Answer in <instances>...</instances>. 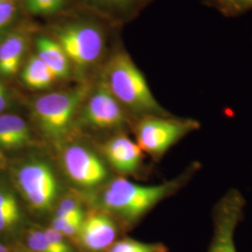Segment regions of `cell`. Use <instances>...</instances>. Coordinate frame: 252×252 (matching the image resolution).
Listing matches in <instances>:
<instances>
[{
	"label": "cell",
	"mask_w": 252,
	"mask_h": 252,
	"mask_svg": "<svg viewBox=\"0 0 252 252\" xmlns=\"http://www.w3.org/2000/svg\"><path fill=\"white\" fill-rule=\"evenodd\" d=\"M107 252H169L168 248L160 242L146 243L133 238H124L113 244Z\"/></svg>",
	"instance_id": "obj_18"
},
{
	"label": "cell",
	"mask_w": 252,
	"mask_h": 252,
	"mask_svg": "<svg viewBox=\"0 0 252 252\" xmlns=\"http://www.w3.org/2000/svg\"><path fill=\"white\" fill-rule=\"evenodd\" d=\"M246 201L236 189H230L213 209V235L207 252H237L234 233L243 220Z\"/></svg>",
	"instance_id": "obj_7"
},
{
	"label": "cell",
	"mask_w": 252,
	"mask_h": 252,
	"mask_svg": "<svg viewBox=\"0 0 252 252\" xmlns=\"http://www.w3.org/2000/svg\"><path fill=\"white\" fill-rule=\"evenodd\" d=\"M56 36V41L69 61L79 67L95 63L104 52V36L97 27L92 25H68L58 29Z\"/></svg>",
	"instance_id": "obj_6"
},
{
	"label": "cell",
	"mask_w": 252,
	"mask_h": 252,
	"mask_svg": "<svg viewBox=\"0 0 252 252\" xmlns=\"http://www.w3.org/2000/svg\"><path fill=\"white\" fill-rule=\"evenodd\" d=\"M202 3L228 18L238 17L252 9V0H203Z\"/></svg>",
	"instance_id": "obj_17"
},
{
	"label": "cell",
	"mask_w": 252,
	"mask_h": 252,
	"mask_svg": "<svg viewBox=\"0 0 252 252\" xmlns=\"http://www.w3.org/2000/svg\"></svg>",
	"instance_id": "obj_30"
},
{
	"label": "cell",
	"mask_w": 252,
	"mask_h": 252,
	"mask_svg": "<svg viewBox=\"0 0 252 252\" xmlns=\"http://www.w3.org/2000/svg\"><path fill=\"white\" fill-rule=\"evenodd\" d=\"M4 162V156H3V153L0 151V165H2V163Z\"/></svg>",
	"instance_id": "obj_28"
},
{
	"label": "cell",
	"mask_w": 252,
	"mask_h": 252,
	"mask_svg": "<svg viewBox=\"0 0 252 252\" xmlns=\"http://www.w3.org/2000/svg\"><path fill=\"white\" fill-rule=\"evenodd\" d=\"M120 104L144 116H169L153 96L143 73L126 53H118L108 63L104 79Z\"/></svg>",
	"instance_id": "obj_2"
},
{
	"label": "cell",
	"mask_w": 252,
	"mask_h": 252,
	"mask_svg": "<svg viewBox=\"0 0 252 252\" xmlns=\"http://www.w3.org/2000/svg\"><path fill=\"white\" fill-rule=\"evenodd\" d=\"M0 252H9V249L4 244L0 243Z\"/></svg>",
	"instance_id": "obj_27"
},
{
	"label": "cell",
	"mask_w": 252,
	"mask_h": 252,
	"mask_svg": "<svg viewBox=\"0 0 252 252\" xmlns=\"http://www.w3.org/2000/svg\"><path fill=\"white\" fill-rule=\"evenodd\" d=\"M26 244L27 252H54V249L47 239L43 230H30L26 236Z\"/></svg>",
	"instance_id": "obj_20"
},
{
	"label": "cell",
	"mask_w": 252,
	"mask_h": 252,
	"mask_svg": "<svg viewBox=\"0 0 252 252\" xmlns=\"http://www.w3.org/2000/svg\"><path fill=\"white\" fill-rule=\"evenodd\" d=\"M200 167L199 162H194L178 180L153 186H142L119 178L113 180L105 190L103 205L127 223H134L159 202L185 184Z\"/></svg>",
	"instance_id": "obj_1"
},
{
	"label": "cell",
	"mask_w": 252,
	"mask_h": 252,
	"mask_svg": "<svg viewBox=\"0 0 252 252\" xmlns=\"http://www.w3.org/2000/svg\"><path fill=\"white\" fill-rule=\"evenodd\" d=\"M15 181L30 207L39 212L53 207L58 193V183L51 167L33 160L23 163L15 172Z\"/></svg>",
	"instance_id": "obj_5"
},
{
	"label": "cell",
	"mask_w": 252,
	"mask_h": 252,
	"mask_svg": "<svg viewBox=\"0 0 252 252\" xmlns=\"http://www.w3.org/2000/svg\"><path fill=\"white\" fill-rule=\"evenodd\" d=\"M103 1L117 4L118 6L135 10V9H140L141 7H143L150 0H103Z\"/></svg>",
	"instance_id": "obj_24"
},
{
	"label": "cell",
	"mask_w": 252,
	"mask_h": 252,
	"mask_svg": "<svg viewBox=\"0 0 252 252\" xmlns=\"http://www.w3.org/2000/svg\"><path fill=\"white\" fill-rule=\"evenodd\" d=\"M16 13L14 2H0V30L7 27L13 20Z\"/></svg>",
	"instance_id": "obj_23"
},
{
	"label": "cell",
	"mask_w": 252,
	"mask_h": 252,
	"mask_svg": "<svg viewBox=\"0 0 252 252\" xmlns=\"http://www.w3.org/2000/svg\"><path fill=\"white\" fill-rule=\"evenodd\" d=\"M8 1H14V0H0V2H8Z\"/></svg>",
	"instance_id": "obj_29"
},
{
	"label": "cell",
	"mask_w": 252,
	"mask_h": 252,
	"mask_svg": "<svg viewBox=\"0 0 252 252\" xmlns=\"http://www.w3.org/2000/svg\"><path fill=\"white\" fill-rule=\"evenodd\" d=\"M116 236L117 227L110 217L102 212H91L84 217L77 238L87 252H102L115 243Z\"/></svg>",
	"instance_id": "obj_10"
},
{
	"label": "cell",
	"mask_w": 252,
	"mask_h": 252,
	"mask_svg": "<svg viewBox=\"0 0 252 252\" xmlns=\"http://www.w3.org/2000/svg\"><path fill=\"white\" fill-rule=\"evenodd\" d=\"M31 141L30 130L27 123L19 116L0 115V147L16 150L26 147Z\"/></svg>",
	"instance_id": "obj_13"
},
{
	"label": "cell",
	"mask_w": 252,
	"mask_h": 252,
	"mask_svg": "<svg viewBox=\"0 0 252 252\" xmlns=\"http://www.w3.org/2000/svg\"><path fill=\"white\" fill-rule=\"evenodd\" d=\"M86 94L85 88L47 94L35 101L36 124L50 139H60L67 134L73 118Z\"/></svg>",
	"instance_id": "obj_3"
},
{
	"label": "cell",
	"mask_w": 252,
	"mask_h": 252,
	"mask_svg": "<svg viewBox=\"0 0 252 252\" xmlns=\"http://www.w3.org/2000/svg\"><path fill=\"white\" fill-rule=\"evenodd\" d=\"M63 163L70 180L82 187L96 186L107 178V169L99 158L81 146L66 148Z\"/></svg>",
	"instance_id": "obj_8"
},
{
	"label": "cell",
	"mask_w": 252,
	"mask_h": 252,
	"mask_svg": "<svg viewBox=\"0 0 252 252\" xmlns=\"http://www.w3.org/2000/svg\"><path fill=\"white\" fill-rule=\"evenodd\" d=\"M21 219V211L16 199L7 191L0 190V234L8 232Z\"/></svg>",
	"instance_id": "obj_16"
},
{
	"label": "cell",
	"mask_w": 252,
	"mask_h": 252,
	"mask_svg": "<svg viewBox=\"0 0 252 252\" xmlns=\"http://www.w3.org/2000/svg\"><path fill=\"white\" fill-rule=\"evenodd\" d=\"M166 117L144 116L135 127L137 145L153 158L162 157L173 145L201 126L196 120Z\"/></svg>",
	"instance_id": "obj_4"
},
{
	"label": "cell",
	"mask_w": 252,
	"mask_h": 252,
	"mask_svg": "<svg viewBox=\"0 0 252 252\" xmlns=\"http://www.w3.org/2000/svg\"><path fill=\"white\" fill-rule=\"evenodd\" d=\"M36 52V55L49 67L55 79H66L69 76L70 61L56 40L44 36L37 38Z\"/></svg>",
	"instance_id": "obj_12"
},
{
	"label": "cell",
	"mask_w": 252,
	"mask_h": 252,
	"mask_svg": "<svg viewBox=\"0 0 252 252\" xmlns=\"http://www.w3.org/2000/svg\"><path fill=\"white\" fill-rule=\"evenodd\" d=\"M22 79L28 87L36 90L50 87L56 80L54 74L37 55L29 58L22 72Z\"/></svg>",
	"instance_id": "obj_15"
},
{
	"label": "cell",
	"mask_w": 252,
	"mask_h": 252,
	"mask_svg": "<svg viewBox=\"0 0 252 252\" xmlns=\"http://www.w3.org/2000/svg\"><path fill=\"white\" fill-rule=\"evenodd\" d=\"M7 106V95L3 85L0 82V113L5 109Z\"/></svg>",
	"instance_id": "obj_26"
},
{
	"label": "cell",
	"mask_w": 252,
	"mask_h": 252,
	"mask_svg": "<svg viewBox=\"0 0 252 252\" xmlns=\"http://www.w3.org/2000/svg\"><path fill=\"white\" fill-rule=\"evenodd\" d=\"M82 121L88 126L100 129L117 127L126 122L119 101L108 90L104 80L101 81L83 108Z\"/></svg>",
	"instance_id": "obj_9"
},
{
	"label": "cell",
	"mask_w": 252,
	"mask_h": 252,
	"mask_svg": "<svg viewBox=\"0 0 252 252\" xmlns=\"http://www.w3.org/2000/svg\"><path fill=\"white\" fill-rule=\"evenodd\" d=\"M59 208H62L66 211H70L73 213H83L80 204L74 199H63L59 205Z\"/></svg>",
	"instance_id": "obj_25"
},
{
	"label": "cell",
	"mask_w": 252,
	"mask_h": 252,
	"mask_svg": "<svg viewBox=\"0 0 252 252\" xmlns=\"http://www.w3.org/2000/svg\"><path fill=\"white\" fill-rule=\"evenodd\" d=\"M27 38L21 34H12L0 44V74L6 77L15 75L27 50Z\"/></svg>",
	"instance_id": "obj_14"
},
{
	"label": "cell",
	"mask_w": 252,
	"mask_h": 252,
	"mask_svg": "<svg viewBox=\"0 0 252 252\" xmlns=\"http://www.w3.org/2000/svg\"><path fill=\"white\" fill-rule=\"evenodd\" d=\"M43 231L54 252H76L71 245L66 241V237L52 227L46 228Z\"/></svg>",
	"instance_id": "obj_22"
},
{
	"label": "cell",
	"mask_w": 252,
	"mask_h": 252,
	"mask_svg": "<svg viewBox=\"0 0 252 252\" xmlns=\"http://www.w3.org/2000/svg\"><path fill=\"white\" fill-rule=\"evenodd\" d=\"M81 222L82 221H75L54 217L52 221V228L65 237H77L81 229Z\"/></svg>",
	"instance_id": "obj_21"
},
{
	"label": "cell",
	"mask_w": 252,
	"mask_h": 252,
	"mask_svg": "<svg viewBox=\"0 0 252 252\" xmlns=\"http://www.w3.org/2000/svg\"><path fill=\"white\" fill-rule=\"evenodd\" d=\"M104 153L110 164L118 171L134 174L141 166L143 151L126 135L113 137L104 146Z\"/></svg>",
	"instance_id": "obj_11"
},
{
	"label": "cell",
	"mask_w": 252,
	"mask_h": 252,
	"mask_svg": "<svg viewBox=\"0 0 252 252\" xmlns=\"http://www.w3.org/2000/svg\"><path fill=\"white\" fill-rule=\"evenodd\" d=\"M65 0H26L27 10L35 15L53 14L63 7Z\"/></svg>",
	"instance_id": "obj_19"
}]
</instances>
